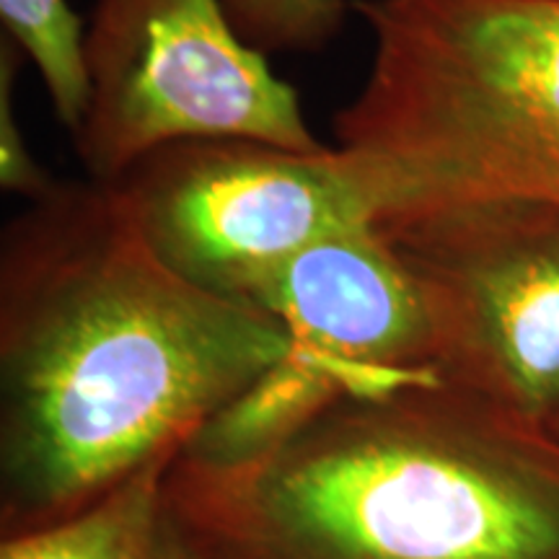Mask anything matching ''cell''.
I'll return each mask as SVG.
<instances>
[{
    "instance_id": "ba28073f",
    "label": "cell",
    "mask_w": 559,
    "mask_h": 559,
    "mask_svg": "<svg viewBox=\"0 0 559 559\" xmlns=\"http://www.w3.org/2000/svg\"><path fill=\"white\" fill-rule=\"evenodd\" d=\"M171 459L135 472L68 519L11 536L0 559H156L160 481Z\"/></svg>"
},
{
    "instance_id": "7c38bea8",
    "label": "cell",
    "mask_w": 559,
    "mask_h": 559,
    "mask_svg": "<svg viewBox=\"0 0 559 559\" xmlns=\"http://www.w3.org/2000/svg\"><path fill=\"white\" fill-rule=\"evenodd\" d=\"M156 559H181L179 555H174V551L169 547H164L158 539V551H156Z\"/></svg>"
},
{
    "instance_id": "5b68a950",
    "label": "cell",
    "mask_w": 559,
    "mask_h": 559,
    "mask_svg": "<svg viewBox=\"0 0 559 559\" xmlns=\"http://www.w3.org/2000/svg\"><path fill=\"white\" fill-rule=\"evenodd\" d=\"M423 290L436 370L559 428V205L469 200L376 218Z\"/></svg>"
},
{
    "instance_id": "3957f363",
    "label": "cell",
    "mask_w": 559,
    "mask_h": 559,
    "mask_svg": "<svg viewBox=\"0 0 559 559\" xmlns=\"http://www.w3.org/2000/svg\"><path fill=\"white\" fill-rule=\"evenodd\" d=\"M373 34L337 148L376 218L469 200L559 205V0H349Z\"/></svg>"
},
{
    "instance_id": "30bf717a",
    "label": "cell",
    "mask_w": 559,
    "mask_h": 559,
    "mask_svg": "<svg viewBox=\"0 0 559 559\" xmlns=\"http://www.w3.org/2000/svg\"><path fill=\"white\" fill-rule=\"evenodd\" d=\"M230 24L260 52H317L345 26L347 0H221Z\"/></svg>"
},
{
    "instance_id": "52a82bcc",
    "label": "cell",
    "mask_w": 559,
    "mask_h": 559,
    "mask_svg": "<svg viewBox=\"0 0 559 559\" xmlns=\"http://www.w3.org/2000/svg\"><path fill=\"white\" fill-rule=\"evenodd\" d=\"M249 304L293 342L368 368L436 370V330L423 290L379 226L324 236L257 285Z\"/></svg>"
},
{
    "instance_id": "8fae6325",
    "label": "cell",
    "mask_w": 559,
    "mask_h": 559,
    "mask_svg": "<svg viewBox=\"0 0 559 559\" xmlns=\"http://www.w3.org/2000/svg\"><path fill=\"white\" fill-rule=\"evenodd\" d=\"M24 52L9 37L0 41V185L3 190L37 200L55 185L32 151L21 138L13 88H16V68Z\"/></svg>"
},
{
    "instance_id": "4fadbf2b",
    "label": "cell",
    "mask_w": 559,
    "mask_h": 559,
    "mask_svg": "<svg viewBox=\"0 0 559 559\" xmlns=\"http://www.w3.org/2000/svg\"><path fill=\"white\" fill-rule=\"evenodd\" d=\"M555 432H557V436H559V428H557V430H555Z\"/></svg>"
},
{
    "instance_id": "277c9868",
    "label": "cell",
    "mask_w": 559,
    "mask_h": 559,
    "mask_svg": "<svg viewBox=\"0 0 559 559\" xmlns=\"http://www.w3.org/2000/svg\"><path fill=\"white\" fill-rule=\"evenodd\" d=\"M73 135L88 179L115 185L148 153L194 138H247L317 153L298 91L241 39L221 0H91Z\"/></svg>"
},
{
    "instance_id": "6da1fadb",
    "label": "cell",
    "mask_w": 559,
    "mask_h": 559,
    "mask_svg": "<svg viewBox=\"0 0 559 559\" xmlns=\"http://www.w3.org/2000/svg\"><path fill=\"white\" fill-rule=\"evenodd\" d=\"M288 349L272 313L160 260L115 187L55 181L3 239L5 515L79 513L171 459Z\"/></svg>"
},
{
    "instance_id": "8992f818",
    "label": "cell",
    "mask_w": 559,
    "mask_h": 559,
    "mask_svg": "<svg viewBox=\"0 0 559 559\" xmlns=\"http://www.w3.org/2000/svg\"><path fill=\"white\" fill-rule=\"evenodd\" d=\"M111 187L177 275L247 304L300 249L376 221L345 153L330 145L306 153L247 138L177 140Z\"/></svg>"
},
{
    "instance_id": "9c48e42d",
    "label": "cell",
    "mask_w": 559,
    "mask_h": 559,
    "mask_svg": "<svg viewBox=\"0 0 559 559\" xmlns=\"http://www.w3.org/2000/svg\"><path fill=\"white\" fill-rule=\"evenodd\" d=\"M5 37L37 66L52 111L73 132L86 109V73L81 60L83 21L66 0H0Z\"/></svg>"
},
{
    "instance_id": "7a4b0ae2",
    "label": "cell",
    "mask_w": 559,
    "mask_h": 559,
    "mask_svg": "<svg viewBox=\"0 0 559 559\" xmlns=\"http://www.w3.org/2000/svg\"><path fill=\"white\" fill-rule=\"evenodd\" d=\"M181 559H559V436L453 381L337 400L230 469L169 461Z\"/></svg>"
}]
</instances>
